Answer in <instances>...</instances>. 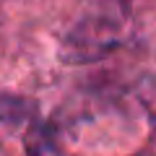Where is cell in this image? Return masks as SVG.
<instances>
[{
    "label": "cell",
    "mask_w": 156,
    "mask_h": 156,
    "mask_svg": "<svg viewBox=\"0 0 156 156\" xmlns=\"http://www.w3.org/2000/svg\"><path fill=\"white\" fill-rule=\"evenodd\" d=\"M37 101L18 94H0V122L3 125H23L37 120Z\"/></svg>",
    "instance_id": "cell-2"
},
{
    "label": "cell",
    "mask_w": 156,
    "mask_h": 156,
    "mask_svg": "<svg viewBox=\"0 0 156 156\" xmlns=\"http://www.w3.org/2000/svg\"><path fill=\"white\" fill-rule=\"evenodd\" d=\"M120 47V23L107 16L81 18L62 39V60L65 62H94L107 57L112 50Z\"/></svg>",
    "instance_id": "cell-1"
}]
</instances>
